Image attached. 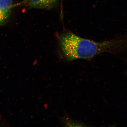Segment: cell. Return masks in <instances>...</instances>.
<instances>
[{"label":"cell","mask_w":127,"mask_h":127,"mask_svg":"<svg viewBox=\"0 0 127 127\" xmlns=\"http://www.w3.org/2000/svg\"><path fill=\"white\" fill-rule=\"evenodd\" d=\"M62 125L64 127H84L86 126L83 124L72 120L68 116L62 117L60 120Z\"/></svg>","instance_id":"4"},{"label":"cell","mask_w":127,"mask_h":127,"mask_svg":"<svg viewBox=\"0 0 127 127\" xmlns=\"http://www.w3.org/2000/svg\"><path fill=\"white\" fill-rule=\"evenodd\" d=\"M7 19L5 17L3 14L0 12V25L4 23Z\"/></svg>","instance_id":"5"},{"label":"cell","mask_w":127,"mask_h":127,"mask_svg":"<svg viewBox=\"0 0 127 127\" xmlns=\"http://www.w3.org/2000/svg\"><path fill=\"white\" fill-rule=\"evenodd\" d=\"M59 0H27L26 4L31 8L50 9L58 4Z\"/></svg>","instance_id":"2"},{"label":"cell","mask_w":127,"mask_h":127,"mask_svg":"<svg viewBox=\"0 0 127 127\" xmlns=\"http://www.w3.org/2000/svg\"><path fill=\"white\" fill-rule=\"evenodd\" d=\"M13 4V0H0V12L8 19Z\"/></svg>","instance_id":"3"},{"label":"cell","mask_w":127,"mask_h":127,"mask_svg":"<svg viewBox=\"0 0 127 127\" xmlns=\"http://www.w3.org/2000/svg\"><path fill=\"white\" fill-rule=\"evenodd\" d=\"M60 43L64 57L68 61L93 58L104 52L120 49L124 45L122 39L96 42L69 32L60 35Z\"/></svg>","instance_id":"1"}]
</instances>
